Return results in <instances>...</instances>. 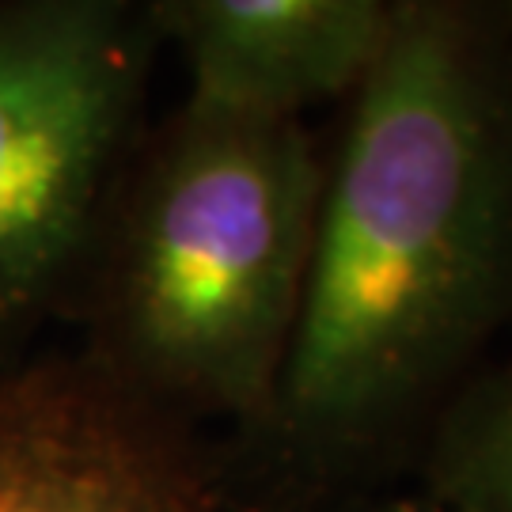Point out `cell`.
<instances>
[{
  "mask_svg": "<svg viewBox=\"0 0 512 512\" xmlns=\"http://www.w3.org/2000/svg\"><path fill=\"white\" fill-rule=\"evenodd\" d=\"M346 107L274 399L213 440L228 512L399 490L512 334V0H395Z\"/></svg>",
  "mask_w": 512,
  "mask_h": 512,
  "instance_id": "6da1fadb",
  "label": "cell"
},
{
  "mask_svg": "<svg viewBox=\"0 0 512 512\" xmlns=\"http://www.w3.org/2000/svg\"><path fill=\"white\" fill-rule=\"evenodd\" d=\"M160 46L152 0H0V342L61 315Z\"/></svg>",
  "mask_w": 512,
  "mask_h": 512,
  "instance_id": "3957f363",
  "label": "cell"
},
{
  "mask_svg": "<svg viewBox=\"0 0 512 512\" xmlns=\"http://www.w3.org/2000/svg\"><path fill=\"white\" fill-rule=\"evenodd\" d=\"M0 512H228L217 452L73 353L0 365Z\"/></svg>",
  "mask_w": 512,
  "mask_h": 512,
  "instance_id": "277c9868",
  "label": "cell"
},
{
  "mask_svg": "<svg viewBox=\"0 0 512 512\" xmlns=\"http://www.w3.org/2000/svg\"><path fill=\"white\" fill-rule=\"evenodd\" d=\"M327 145L186 99L141 133L61 315L80 353L194 429L255 425L308 285Z\"/></svg>",
  "mask_w": 512,
  "mask_h": 512,
  "instance_id": "7a4b0ae2",
  "label": "cell"
},
{
  "mask_svg": "<svg viewBox=\"0 0 512 512\" xmlns=\"http://www.w3.org/2000/svg\"><path fill=\"white\" fill-rule=\"evenodd\" d=\"M395 0H152L164 46L190 69V103L304 118L365 84Z\"/></svg>",
  "mask_w": 512,
  "mask_h": 512,
  "instance_id": "5b68a950",
  "label": "cell"
},
{
  "mask_svg": "<svg viewBox=\"0 0 512 512\" xmlns=\"http://www.w3.org/2000/svg\"><path fill=\"white\" fill-rule=\"evenodd\" d=\"M410 475L437 512H512V349L440 410Z\"/></svg>",
  "mask_w": 512,
  "mask_h": 512,
  "instance_id": "8992f818",
  "label": "cell"
},
{
  "mask_svg": "<svg viewBox=\"0 0 512 512\" xmlns=\"http://www.w3.org/2000/svg\"><path fill=\"white\" fill-rule=\"evenodd\" d=\"M330 512H437L429 501L414 490H387V494L376 497H361V501H349V505H338Z\"/></svg>",
  "mask_w": 512,
  "mask_h": 512,
  "instance_id": "52a82bcc",
  "label": "cell"
}]
</instances>
